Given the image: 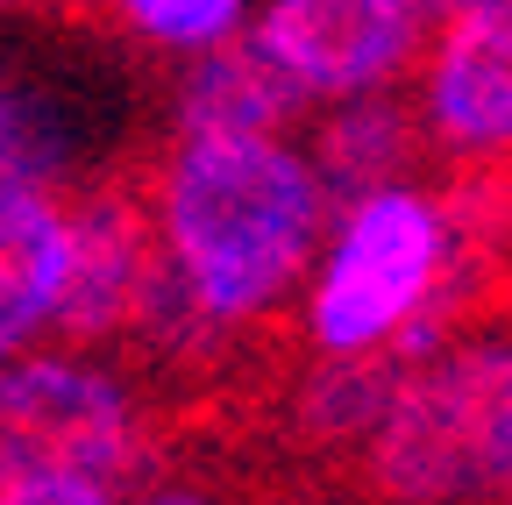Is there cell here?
<instances>
[{"label": "cell", "instance_id": "1", "mask_svg": "<svg viewBox=\"0 0 512 505\" xmlns=\"http://www.w3.org/2000/svg\"><path fill=\"white\" fill-rule=\"evenodd\" d=\"M328 193L278 136H185L164 164V249L192 306L249 321L306 271Z\"/></svg>", "mask_w": 512, "mask_h": 505}, {"label": "cell", "instance_id": "2", "mask_svg": "<svg viewBox=\"0 0 512 505\" xmlns=\"http://www.w3.org/2000/svg\"><path fill=\"white\" fill-rule=\"evenodd\" d=\"M370 470L399 505H463L512 470V363L505 342L420 356L370 420Z\"/></svg>", "mask_w": 512, "mask_h": 505}, {"label": "cell", "instance_id": "3", "mask_svg": "<svg viewBox=\"0 0 512 505\" xmlns=\"http://www.w3.org/2000/svg\"><path fill=\"white\" fill-rule=\"evenodd\" d=\"M448 221L427 193L377 185L342 207V242L313 292V342L320 349H384L392 328L441 285Z\"/></svg>", "mask_w": 512, "mask_h": 505}, {"label": "cell", "instance_id": "4", "mask_svg": "<svg viewBox=\"0 0 512 505\" xmlns=\"http://www.w3.org/2000/svg\"><path fill=\"white\" fill-rule=\"evenodd\" d=\"M136 399L86 363H8L0 356V484L15 477H100L136 463Z\"/></svg>", "mask_w": 512, "mask_h": 505}, {"label": "cell", "instance_id": "5", "mask_svg": "<svg viewBox=\"0 0 512 505\" xmlns=\"http://www.w3.org/2000/svg\"><path fill=\"white\" fill-rule=\"evenodd\" d=\"M249 43L306 100L313 93L349 100V93H370V86L392 79L406 65V50L420 43V29L399 0H271L256 15Z\"/></svg>", "mask_w": 512, "mask_h": 505}, {"label": "cell", "instance_id": "6", "mask_svg": "<svg viewBox=\"0 0 512 505\" xmlns=\"http://www.w3.org/2000/svg\"><path fill=\"white\" fill-rule=\"evenodd\" d=\"M164 249L150 235L143 200L93 193L79 214H64V285L50 321L79 342H107L121 328H143V313L164 285Z\"/></svg>", "mask_w": 512, "mask_h": 505}, {"label": "cell", "instance_id": "7", "mask_svg": "<svg viewBox=\"0 0 512 505\" xmlns=\"http://www.w3.org/2000/svg\"><path fill=\"white\" fill-rule=\"evenodd\" d=\"M427 100L456 150H498L512 136V0H470L441 22Z\"/></svg>", "mask_w": 512, "mask_h": 505}, {"label": "cell", "instance_id": "8", "mask_svg": "<svg viewBox=\"0 0 512 505\" xmlns=\"http://www.w3.org/2000/svg\"><path fill=\"white\" fill-rule=\"evenodd\" d=\"M299 100L306 93L256 43L221 36L200 50V65L178 86V129L185 136H278L299 114Z\"/></svg>", "mask_w": 512, "mask_h": 505}, {"label": "cell", "instance_id": "9", "mask_svg": "<svg viewBox=\"0 0 512 505\" xmlns=\"http://www.w3.org/2000/svg\"><path fill=\"white\" fill-rule=\"evenodd\" d=\"M64 285V214L43 185H0V356H15L57 306Z\"/></svg>", "mask_w": 512, "mask_h": 505}, {"label": "cell", "instance_id": "10", "mask_svg": "<svg viewBox=\"0 0 512 505\" xmlns=\"http://www.w3.org/2000/svg\"><path fill=\"white\" fill-rule=\"evenodd\" d=\"M356 107H342L328 129H320L313 143V178H320V193L328 200H363L377 193V185H399L406 157H413V129H406V107L392 100H363L349 93Z\"/></svg>", "mask_w": 512, "mask_h": 505}, {"label": "cell", "instance_id": "11", "mask_svg": "<svg viewBox=\"0 0 512 505\" xmlns=\"http://www.w3.org/2000/svg\"><path fill=\"white\" fill-rule=\"evenodd\" d=\"M406 370H413V363H406L399 349H392V356H377V349H335L328 370L306 377V399H299L306 434H313V441H349V434H363V427L384 413V399L399 392Z\"/></svg>", "mask_w": 512, "mask_h": 505}, {"label": "cell", "instance_id": "12", "mask_svg": "<svg viewBox=\"0 0 512 505\" xmlns=\"http://www.w3.org/2000/svg\"><path fill=\"white\" fill-rule=\"evenodd\" d=\"M121 22L150 36V43H171V50H207L221 36L242 29V0H114Z\"/></svg>", "mask_w": 512, "mask_h": 505}, {"label": "cell", "instance_id": "13", "mask_svg": "<svg viewBox=\"0 0 512 505\" xmlns=\"http://www.w3.org/2000/svg\"><path fill=\"white\" fill-rule=\"evenodd\" d=\"M64 164V129L43 100H0V185H43Z\"/></svg>", "mask_w": 512, "mask_h": 505}, {"label": "cell", "instance_id": "14", "mask_svg": "<svg viewBox=\"0 0 512 505\" xmlns=\"http://www.w3.org/2000/svg\"><path fill=\"white\" fill-rule=\"evenodd\" d=\"M0 505H114L100 477H15L0 484Z\"/></svg>", "mask_w": 512, "mask_h": 505}, {"label": "cell", "instance_id": "15", "mask_svg": "<svg viewBox=\"0 0 512 505\" xmlns=\"http://www.w3.org/2000/svg\"><path fill=\"white\" fill-rule=\"evenodd\" d=\"M399 8L413 15V29L427 36V29H441L448 15H456V8H470V0H399Z\"/></svg>", "mask_w": 512, "mask_h": 505}, {"label": "cell", "instance_id": "16", "mask_svg": "<svg viewBox=\"0 0 512 505\" xmlns=\"http://www.w3.org/2000/svg\"><path fill=\"white\" fill-rule=\"evenodd\" d=\"M143 505H207V498H192V491H157V498H143Z\"/></svg>", "mask_w": 512, "mask_h": 505}]
</instances>
